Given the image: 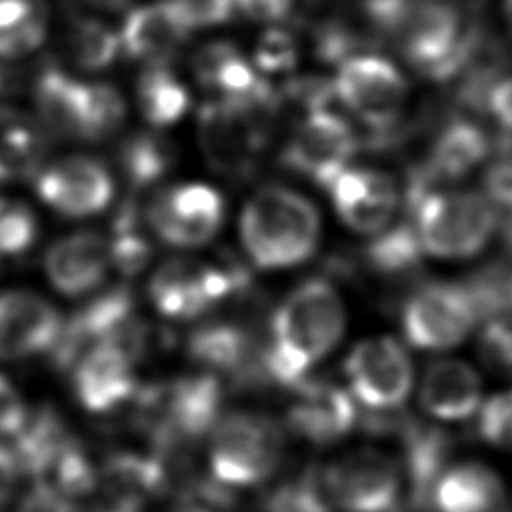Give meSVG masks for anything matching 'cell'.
<instances>
[{
    "mask_svg": "<svg viewBox=\"0 0 512 512\" xmlns=\"http://www.w3.org/2000/svg\"><path fill=\"white\" fill-rule=\"evenodd\" d=\"M346 308L340 292L322 278L298 284L272 312L262 366L268 384L296 388L340 342Z\"/></svg>",
    "mask_w": 512,
    "mask_h": 512,
    "instance_id": "obj_1",
    "label": "cell"
},
{
    "mask_svg": "<svg viewBox=\"0 0 512 512\" xmlns=\"http://www.w3.org/2000/svg\"><path fill=\"white\" fill-rule=\"evenodd\" d=\"M238 228L244 254L254 268L284 270L314 254L320 214L304 194L272 184L248 198Z\"/></svg>",
    "mask_w": 512,
    "mask_h": 512,
    "instance_id": "obj_2",
    "label": "cell"
},
{
    "mask_svg": "<svg viewBox=\"0 0 512 512\" xmlns=\"http://www.w3.org/2000/svg\"><path fill=\"white\" fill-rule=\"evenodd\" d=\"M248 294H252V272L232 254H224L218 262L172 258L158 266L148 282L154 308L172 320L198 318Z\"/></svg>",
    "mask_w": 512,
    "mask_h": 512,
    "instance_id": "obj_3",
    "label": "cell"
},
{
    "mask_svg": "<svg viewBox=\"0 0 512 512\" xmlns=\"http://www.w3.org/2000/svg\"><path fill=\"white\" fill-rule=\"evenodd\" d=\"M408 208L422 252L448 260L478 254L498 222L488 196L472 190H432Z\"/></svg>",
    "mask_w": 512,
    "mask_h": 512,
    "instance_id": "obj_4",
    "label": "cell"
},
{
    "mask_svg": "<svg viewBox=\"0 0 512 512\" xmlns=\"http://www.w3.org/2000/svg\"><path fill=\"white\" fill-rule=\"evenodd\" d=\"M284 436L280 426L256 412H230L218 418L210 442V476L224 488H252L278 468Z\"/></svg>",
    "mask_w": 512,
    "mask_h": 512,
    "instance_id": "obj_5",
    "label": "cell"
},
{
    "mask_svg": "<svg viewBox=\"0 0 512 512\" xmlns=\"http://www.w3.org/2000/svg\"><path fill=\"white\" fill-rule=\"evenodd\" d=\"M274 112L224 98L204 102L198 110V142L206 162L228 178L248 176L266 144Z\"/></svg>",
    "mask_w": 512,
    "mask_h": 512,
    "instance_id": "obj_6",
    "label": "cell"
},
{
    "mask_svg": "<svg viewBox=\"0 0 512 512\" xmlns=\"http://www.w3.org/2000/svg\"><path fill=\"white\" fill-rule=\"evenodd\" d=\"M322 478L330 504L342 512H412L400 464L376 448L342 454L322 468Z\"/></svg>",
    "mask_w": 512,
    "mask_h": 512,
    "instance_id": "obj_7",
    "label": "cell"
},
{
    "mask_svg": "<svg viewBox=\"0 0 512 512\" xmlns=\"http://www.w3.org/2000/svg\"><path fill=\"white\" fill-rule=\"evenodd\" d=\"M332 92L362 124L380 134L398 122L408 98V84L390 60L354 54L340 62Z\"/></svg>",
    "mask_w": 512,
    "mask_h": 512,
    "instance_id": "obj_8",
    "label": "cell"
},
{
    "mask_svg": "<svg viewBox=\"0 0 512 512\" xmlns=\"http://www.w3.org/2000/svg\"><path fill=\"white\" fill-rule=\"evenodd\" d=\"M352 398L376 412H394L406 404L414 370L404 346L392 336L360 340L342 364Z\"/></svg>",
    "mask_w": 512,
    "mask_h": 512,
    "instance_id": "obj_9",
    "label": "cell"
},
{
    "mask_svg": "<svg viewBox=\"0 0 512 512\" xmlns=\"http://www.w3.org/2000/svg\"><path fill=\"white\" fill-rule=\"evenodd\" d=\"M150 232L174 248H200L214 240L224 222L220 192L204 182L160 188L144 206Z\"/></svg>",
    "mask_w": 512,
    "mask_h": 512,
    "instance_id": "obj_10",
    "label": "cell"
},
{
    "mask_svg": "<svg viewBox=\"0 0 512 512\" xmlns=\"http://www.w3.org/2000/svg\"><path fill=\"white\" fill-rule=\"evenodd\" d=\"M480 318L468 286L434 282L416 290L404 304L402 330L420 350H448L460 344Z\"/></svg>",
    "mask_w": 512,
    "mask_h": 512,
    "instance_id": "obj_11",
    "label": "cell"
},
{
    "mask_svg": "<svg viewBox=\"0 0 512 512\" xmlns=\"http://www.w3.org/2000/svg\"><path fill=\"white\" fill-rule=\"evenodd\" d=\"M398 32L406 60L434 80L454 76L470 54L460 16L448 4H412Z\"/></svg>",
    "mask_w": 512,
    "mask_h": 512,
    "instance_id": "obj_12",
    "label": "cell"
},
{
    "mask_svg": "<svg viewBox=\"0 0 512 512\" xmlns=\"http://www.w3.org/2000/svg\"><path fill=\"white\" fill-rule=\"evenodd\" d=\"M358 150V138L352 126L328 108L306 112L296 132L282 150L284 168L308 178L320 188L348 168Z\"/></svg>",
    "mask_w": 512,
    "mask_h": 512,
    "instance_id": "obj_13",
    "label": "cell"
},
{
    "mask_svg": "<svg viewBox=\"0 0 512 512\" xmlns=\"http://www.w3.org/2000/svg\"><path fill=\"white\" fill-rule=\"evenodd\" d=\"M136 298L130 286H112L62 318L58 336L48 350L52 368L70 372L82 354L90 348L110 342L136 316Z\"/></svg>",
    "mask_w": 512,
    "mask_h": 512,
    "instance_id": "obj_14",
    "label": "cell"
},
{
    "mask_svg": "<svg viewBox=\"0 0 512 512\" xmlns=\"http://www.w3.org/2000/svg\"><path fill=\"white\" fill-rule=\"evenodd\" d=\"M40 200L66 218L102 212L114 196V178L96 158L78 154L44 164L34 178Z\"/></svg>",
    "mask_w": 512,
    "mask_h": 512,
    "instance_id": "obj_15",
    "label": "cell"
},
{
    "mask_svg": "<svg viewBox=\"0 0 512 512\" xmlns=\"http://www.w3.org/2000/svg\"><path fill=\"white\" fill-rule=\"evenodd\" d=\"M186 352L212 374H226L236 386L268 384L262 366V344L236 322L220 320L194 328L186 338Z\"/></svg>",
    "mask_w": 512,
    "mask_h": 512,
    "instance_id": "obj_16",
    "label": "cell"
},
{
    "mask_svg": "<svg viewBox=\"0 0 512 512\" xmlns=\"http://www.w3.org/2000/svg\"><path fill=\"white\" fill-rule=\"evenodd\" d=\"M78 404L94 414H106L134 398L138 390L136 362L118 344L104 342L90 348L70 368Z\"/></svg>",
    "mask_w": 512,
    "mask_h": 512,
    "instance_id": "obj_17",
    "label": "cell"
},
{
    "mask_svg": "<svg viewBox=\"0 0 512 512\" xmlns=\"http://www.w3.org/2000/svg\"><path fill=\"white\" fill-rule=\"evenodd\" d=\"M338 218L358 234H378L398 210L396 182L374 168H344L326 188Z\"/></svg>",
    "mask_w": 512,
    "mask_h": 512,
    "instance_id": "obj_18",
    "label": "cell"
},
{
    "mask_svg": "<svg viewBox=\"0 0 512 512\" xmlns=\"http://www.w3.org/2000/svg\"><path fill=\"white\" fill-rule=\"evenodd\" d=\"M62 316L32 290L0 292V360H26L52 348Z\"/></svg>",
    "mask_w": 512,
    "mask_h": 512,
    "instance_id": "obj_19",
    "label": "cell"
},
{
    "mask_svg": "<svg viewBox=\"0 0 512 512\" xmlns=\"http://www.w3.org/2000/svg\"><path fill=\"white\" fill-rule=\"evenodd\" d=\"M294 394L286 422L298 438L310 444H332L358 424L354 398L338 384L308 376L294 388Z\"/></svg>",
    "mask_w": 512,
    "mask_h": 512,
    "instance_id": "obj_20",
    "label": "cell"
},
{
    "mask_svg": "<svg viewBox=\"0 0 512 512\" xmlns=\"http://www.w3.org/2000/svg\"><path fill=\"white\" fill-rule=\"evenodd\" d=\"M194 32L184 10L174 0L132 8L118 32L120 50L144 64H170V58Z\"/></svg>",
    "mask_w": 512,
    "mask_h": 512,
    "instance_id": "obj_21",
    "label": "cell"
},
{
    "mask_svg": "<svg viewBox=\"0 0 512 512\" xmlns=\"http://www.w3.org/2000/svg\"><path fill=\"white\" fill-rule=\"evenodd\" d=\"M110 268L106 236L90 230L58 238L44 254L46 278L64 296H82L96 290Z\"/></svg>",
    "mask_w": 512,
    "mask_h": 512,
    "instance_id": "obj_22",
    "label": "cell"
},
{
    "mask_svg": "<svg viewBox=\"0 0 512 512\" xmlns=\"http://www.w3.org/2000/svg\"><path fill=\"white\" fill-rule=\"evenodd\" d=\"M396 438L402 448L400 470L408 486L406 504L412 512L430 506L436 480L448 468L452 442L436 426L404 416Z\"/></svg>",
    "mask_w": 512,
    "mask_h": 512,
    "instance_id": "obj_23",
    "label": "cell"
},
{
    "mask_svg": "<svg viewBox=\"0 0 512 512\" xmlns=\"http://www.w3.org/2000/svg\"><path fill=\"white\" fill-rule=\"evenodd\" d=\"M482 402V382L476 370L456 358L432 362L420 382V404L426 414L442 422L474 416Z\"/></svg>",
    "mask_w": 512,
    "mask_h": 512,
    "instance_id": "obj_24",
    "label": "cell"
},
{
    "mask_svg": "<svg viewBox=\"0 0 512 512\" xmlns=\"http://www.w3.org/2000/svg\"><path fill=\"white\" fill-rule=\"evenodd\" d=\"M34 106L46 134L84 140V80L56 64H44L34 78Z\"/></svg>",
    "mask_w": 512,
    "mask_h": 512,
    "instance_id": "obj_25",
    "label": "cell"
},
{
    "mask_svg": "<svg viewBox=\"0 0 512 512\" xmlns=\"http://www.w3.org/2000/svg\"><path fill=\"white\" fill-rule=\"evenodd\" d=\"M504 488L498 474L480 462L448 466L434 484V512H500Z\"/></svg>",
    "mask_w": 512,
    "mask_h": 512,
    "instance_id": "obj_26",
    "label": "cell"
},
{
    "mask_svg": "<svg viewBox=\"0 0 512 512\" xmlns=\"http://www.w3.org/2000/svg\"><path fill=\"white\" fill-rule=\"evenodd\" d=\"M46 132L24 112L0 106V184L36 178L44 166Z\"/></svg>",
    "mask_w": 512,
    "mask_h": 512,
    "instance_id": "obj_27",
    "label": "cell"
},
{
    "mask_svg": "<svg viewBox=\"0 0 512 512\" xmlns=\"http://www.w3.org/2000/svg\"><path fill=\"white\" fill-rule=\"evenodd\" d=\"M488 148V138L480 126L470 120H454L436 138L422 172L434 188L442 180L464 178L486 158Z\"/></svg>",
    "mask_w": 512,
    "mask_h": 512,
    "instance_id": "obj_28",
    "label": "cell"
},
{
    "mask_svg": "<svg viewBox=\"0 0 512 512\" xmlns=\"http://www.w3.org/2000/svg\"><path fill=\"white\" fill-rule=\"evenodd\" d=\"M150 234L144 208L136 198H126L116 208L106 234L110 266L126 278L142 272L154 254Z\"/></svg>",
    "mask_w": 512,
    "mask_h": 512,
    "instance_id": "obj_29",
    "label": "cell"
},
{
    "mask_svg": "<svg viewBox=\"0 0 512 512\" xmlns=\"http://www.w3.org/2000/svg\"><path fill=\"white\" fill-rule=\"evenodd\" d=\"M136 102L150 126L168 128L188 112L190 92L170 64H146L136 80Z\"/></svg>",
    "mask_w": 512,
    "mask_h": 512,
    "instance_id": "obj_30",
    "label": "cell"
},
{
    "mask_svg": "<svg viewBox=\"0 0 512 512\" xmlns=\"http://www.w3.org/2000/svg\"><path fill=\"white\" fill-rule=\"evenodd\" d=\"M116 158L124 182L134 192H142L172 170L176 150L168 138L156 132H134L120 142Z\"/></svg>",
    "mask_w": 512,
    "mask_h": 512,
    "instance_id": "obj_31",
    "label": "cell"
},
{
    "mask_svg": "<svg viewBox=\"0 0 512 512\" xmlns=\"http://www.w3.org/2000/svg\"><path fill=\"white\" fill-rule=\"evenodd\" d=\"M66 50L84 72H100L122 54L118 32L88 16H74L66 32Z\"/></svg>",
    "mask_w": 512,
    "mask_h": 512,
    "instance_id": "obj_32",
    "label": "cell"
},
{
    "mask_svg": "<svg viewBox=\"0 0 512 512\" xmlns=\"http://www.w3.org/2000/svg\"><path fill=\"white\" fill-rule=\"evenodd\" d=\"M330 508L322 468L318 466H308L298 476L274 488L262 506L264 512H330Z\"/></svg>",
    "mask_w": 512,
    "mask_h": 512,
    "instance_id": "obj_33",
    "label": "cell"
},
{
    "mask_svg": "<svg viewBox=\"0 0 512 512\" xmlns=\"http://www.w3.org/2000/svg\"><path fill=\"white\" fill-rule=\"evenodd\" d=\"M126 102L118 88L106 82H84V140H104L120 130Z\"/></svg>",
    "mask_w": 512,
    "mask_h": 512,
    "instance_id": "obj_34",
    "label": "cell"
},
{
    "mask_svg": "<svg viewBox=\"0 0 512 512\" xmlns=\"http://www.w3.org/2000/svg\"><path fill=\"white\" fill-rule=\"evenodd\" d=\"M368 246L370 262L382 272H400L414 266L420 258L422 246L414 222L386 226Z\"/></svg>",
    "mask_w": 512,
    "mask_h": 512,
    "instance_id": "obj_35",
    "label": "cell"
},
{
    "mask_svg": "<svg viewBox=\"0 0 512 512\" xmlns=\"http://www.w3.org/2000/svg\"><path fill=\"white\" fill-rule=\"evenodd\" d=\"M38 236L34 210L20 202L0 196V258L26 252Z\"/></svg>",
    "mask_w": 512,
    "mask_h": 512,
    "instance_id": "obj_36",
    "label": "cell"
},
{
    "mask_svg": "<svg viewBox=\"0 0 512 512\" xmlns=\"http://www.w3.org/2000/svg\"><path fill=\"white\" fill-rule=\"evenodd\" d=\"M298 60V46L290 32L270 26L258 40L254 50V66L260 74H280L294 68Z\"/></svg>",
    "mask_w": 512,
    "mask_h": 512,
    "instance_id": "obj_37",
    "label": "cell"
},
{
    "mask_svg": "<svg viewBox=\"0 0 512 512\" xmlns=\"http://www.w3.org/2000/svg\"><path fill=\"white\" fill-rule=\"evenodd\" d=\"M478 412V434L488 444L512 450V390L492 396Z\"/></svg>",
    "mask_w": 512,
    "mask_h": 512,
    "instance_id": "obj_38",
    "label": "cell"
},
{
    "mask_svg": "<svg viewBox=\"0 0 512 512\" xmlns=\"http://www.w3.org/2000/svg\"><path fill=\"white\" fill-rule=\"evenodd\" d=\"M48 34V10L40 8L32 18L16 28L0 32V60L26 56L42 46Z\"/></svg>",
    "mask_w": 512,
    "mask_h": 512,
    "instance_id": "obj_39",
    "label": "cell"
},
{
    "mask_svg": "<svg viewBox=\"0 0 512 512\" xmlns=\"http://www.w3.org/2000/svg\"><path fill=\"white\" fill-rule=\"evenodd\" d=\"M480 354L494 370L512 372V322L494 318L480 334Z\"/></svg>",
    "mask_w": 512,
    "mask_h": 512,
    "instance_id": "obj_40",
    "label": "cell"
},
{
    "mask_svg": "<svg viewBox=\"0 0 512 512\" xmlns=\"http://www.w3.org/2000/svg\"><path fill=\"white\" fill-rule=\"evenodd\" d=\"M28 418V408L16 386L0 374V436L16 434Z\"/></svg>",
    "mask_w": 512,
    "mask_h": 512,
    "instance_id": "obj_41",
    "label": "cell"
},
{
    "mask_svg": "<svg viewBox=\"0 0 512 512\" xmlns=\"http://www.w3.org/2000/svg\"><path fill=\"white\" fill-rule=\"evenodd\" d=\"M234 2H236V14L244 16L250 22L268 24V26L282 24L290 16L294 6L292 0H234Z\"/></svg>",
    "mask_w": 512,
    "mask_h": 512,
    "instance_id": "obj_42",
    "label": "cell"
},
{
    "mask_svg": "<svg viewBox=\"0 0 512 512\" xmlns=\"http://www.w3.org/2000/svg\"><path fill=\"white\" fill-rule=\"evenodd\" d=\"M74 500L46 484H36L22 500L18 512H76Z\"/></svg>",
    "mask_w": 512,
    "mask_h": 512,
    "instance_id": "obj_43",
    "label": "cell"
},
{
    "mask_svg": "<svg viewBox=\"0 0 512 512\" xmlns=\"http://www.w3.org/2000/svg\"><path fill=\"white\" fill-rule=\"evenodd\" d=\"M488 112L506 130L512 132V76L494 82L486 94Z\"/></svg>",
    "mask_w": 512,
    "mask_h": 512,
    "instance_id": "obj_44",
    "label": "cell"
},
{
    "mask_svg": "<svg viewBox=\"0 0 512 512\" xmlns=\"http://www.w3.org/2000/svg\"><path fill=\"white\" fill-rule=\"evenodd\" d=\"M44 4L40 0H0V32L32 18Z\"/></svg>",
    "mask_w": 512,
    "mask_h": 512,
    "instance_id": "obj_45",
    "label": "cell"
},
{
    "mask_svg": "<svg viewBox=\"0 0 512 512\" xmlns=\"http://www.w3.org/2000/svg\"><path fill=\"white\" fill-rule=\"evenodd\" d=\"M18 472L20 470L14 460V454L0 446V506L10 498Z\"/></svg>",
    "mask_w": 512,
    "mask_h": 512,
    "instance_id": "obj_46",
    "label": "cell"
},
{
    "mask_svg": "<svg viewBox=\"0 0 512 512\" xmlns=\"http://www.w3.org/2000/svg\"><path fill=\"white\" fill-rule=\"evenodd\" d=\"M90 6L94 8H102V10H120L128 4V0H86Z\"/></svg>",
    "mask_w": 512,
    "mask_h": 512,
    "instance_id": "obj_47",
    "label": "cell"
},
{
    "mask_svg": "<svg viewBox=\"0 0 512 512\" xmlns=\"http://www.w3.org/2000/svg\"><path fill=\"white\" fill-rule=\"evenodd\" d=\"M8 88H10L8 72H6V68L2 66V60H0V100H2V96L8 92Z\"/></svg>",
    "mask_w": 512,
    "mask_h": 512,
    "instance_id": "obj_48",
    "label": "cell"
},
{
    "mask_svg": "<svg viewBox=\"0 0 512 512\" xmlns=\"http://www.w3.org/2000/svg\"><path fill=\"white\" fill-rule=\"evenodd\" d=\"M504 18H506L508 30L512 32V0H504Z\"/></svg>",
    "mask_w": 512,
    "mask_h": 512,
    "instance_id": "obj_49",
    "label": "cell"
},
{
    "mask_svg": "<svg viewBox=\"0 0 512 512\" xmlns=\"http://www.w3.org/2000/svg\"><path fill=\"white\" fill-rule=\"evenodd\" d=\"M0 186H2V184H0Z\"/></svg>",
    "mask_w": 512,
    "mask_h": 512,
    "instance_id": "obj_50",
    "label": "cell"
}]
</instances>
